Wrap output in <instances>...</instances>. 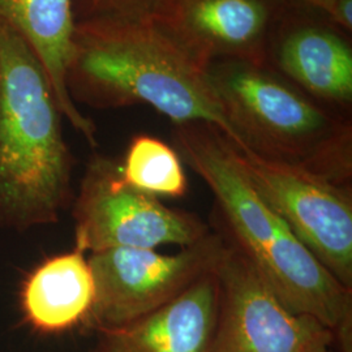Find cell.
I'll return each instance as SVG.
<instances>
[{"instance_id":"cell-18","label":"cell","mask_w":352,"mask_h":352,"mask_svg":"<svg viewBox=\"0 0 352 352\" xmlns=\"http://www.w3.org/2000/svg\"><path fill=\"white\" fill-rule=\"evenodd\" d=\"M330 352H334V351H333V350H331V351H330Z\"/></svg>"},{"instance_id":"cell-9","label":"cell","mask_w":352,"mask_h":352,"mask_svg":"<svg viewBox=\"0 0 352 352\" xmlns=\"http://www.w3.org/2000/svg\"><path fill=\"white\" fill-rule=\"evenodd\" d=\"M161 21L206 67L218 60L269 64V0H176Z\"/></svg>"},{"instance_id":"cell-8","label":"cell","mask_w":352,"mask_h":352,"mask_svg":"<svg viewBox=\"0 0 352 352\" xmlns=\"http://www.w3.org/2000/svg\"><path fill=\"white\" fill-rule=\"evenodd\" d=\"M235 149L265 200L329 273L352 291L351 186Z\"/></svg>"},{"instance_id":"cell-17","label":"cell","mask_w":352,"mask_h":352,"mask_svg":"<svg viewBox=\"0 0 352 352\" xmlns=\"http://www.w3.org/2000/svg\"><path fill=\"white\" fill-rule=\"evenodd\" d=\"M294 1L302 3V6H308V7L315 8L318 11H322L329 16L333 11V7L337 0H294Z\"/></svg>"},{"instance_id":"cell-15","label":"cell","mask_w":352,"mask_h":352,"mask_svg":"<svg viewBox=\"0 0 352 352\" xmlns=\"http://www.w3.org/2000/svg\"><path fill=\"white\" fill-rule=\"evenodd\" d=\"M176 0H72L76 23L89 19L119 17L164 20Z\"/></svg>"},{"instance_id":"cell-5","label":"cell","mask_w":352,"mask_h":352,"mask_svg":"<svg viewBox=\"0 0 352 352\" xmlns=\"http://www.w3.org/2000/svg\"><path fill=\"white\" fill-rule=\"evenodd\" d=\"M75 247L82 252L113 248L187 247L212 230L196 214L168 208L157 196L129 186L120 161L94 154L74 201Z\"/></svg>"},{"instance_id":"cell-1","label":"cell","mask_w":352,"mask_h":352,"mask_svg":"<svg viewBox=\"0 0 352 352\" xmlns=\"http://www.w3.org/2000/svg\"><path fill=\"white\" fill-rule=\"evenodd\" d=\"M175 151L214 195L218 228L292 311L329 327L352 352V291L329 273L254 187L239 154L217 126L175 124Z\"/></svg>"},{"instance_id":"cell-14","label":"cell","mask_w":352,"mask_h":352,"mask_svg":"<svg viewBox=\"0 0 352 352\" xmlns=\"http://www.w3.org/2000/svg\"><path fill=\"white\" fill-rule=\"evenodd\" d=\"M120 166L129 186L153 196L183 197L188 188L177 151L149 135H138L131 140Z\"/></svg>"},{"instance_id":"cell-7","label":"cell","mask_w":352,"mask_h":352,"mask_svg":"<svg viewBox=\"0 0 352 352\" xmlns=\"http://www.w3.org/2000/svg\"><path fill=\"white\" fill-rule=\"evenodd\" d=\"M215 273L219 294L210 352H330L336 346L329 327L287 307L228 239Z\"/></svg>"},{"instance_id":"cell-10","label":"cell","mask_w":352,"mask_h":352,"mask_svg":"<svg viewBox=\"0 0 352 352\" xmlns=\"http://www.w3.org/2000/svg\"><path fill=\"white\" fill-rule=\"evenodd\" d=\"M218 294L214 267L149 315L98 331L91 352H210Z\"/></svg>"},{"instance_id":"cell-4","label":"cell","mask_w":352,"mask_h":352,"mask_svg":"<svg viewBox=\"0 0 352 352\" xmlns=\"http://www.w3.org/2000/svg\"><path fill=\"white\" fill-rule=\"evenodd\" d=\"M208 77L244 151L350 186L352 126L269 64L218 60Z\"/></svg>"},{"instance_id":"cell-3","label":"cell","mask_w":352,"mask_h":352,"mask_svg":"<svg viewBox=\"0 0 352 352\" xmlns=\"http://www.w3.org/2000/svg\"><path fill=\"white\" fill-rule=\"evenodd\" d=\"M63 115L34 51L0 23V226L56 223L74 199Z\"/></svg>"},{"instance_id":"cell-16","label":"cell","mask_w":352,"mask_h":352,"mask_svg":"<svg viewBox=\"0 0 352 352\" xmlns=\"http://www.w3.org/2000/svg\"><path fill=\"white\" fill-rule=\"evenodd\" d=\"M329 17L333 24L343 29L344 33H351L352 0H337Z\"/></svg>"},{"instance_id":"cell-2","label":"cell","mask_w":352,"mask_h":352,"mask_svg":"<svg viewBox=\"0 0 352 352\" xmlns=\"http://www.w3.org/2000/svg\"><path fill=\"white\" fill-rule=\"evenodd\" d=\"M208 68L161 20L89 19L76 23L65 87L76 104H148L174 124L208 123L234 142Z\"/></svg>"},{"instance_id":"cell-13","label":"cell","mask_w":352,"mask_h":352,"mask_svg":"<svg viewBox=\"0 0 352 352\" xmlns=\"http://www.w3.org/2000/svg\"><path fill=\"white\" fill-rule=\"evenodd\" d=\"M96 283L85 252L74 248L38 265L21 289L26 321L52 334L82 325L93 307Z\"/></svg>"},{"instance_id":"cell-11","label":"cell","mask_w":352,"mask_h":352,"mask_svg":"<svg viewBox=\"0 0 352 352\" xmlns=\"http://www.w3.org/2000/svg\"><path fill=\"white\" fill-rule=\"evenodd\" d=\"M278 74L327 107L352 103V49L340 30L321 23L283 28L267 51Z\"/></svg>"},{"instance_id":"cell-12","label":"cell","mask_w":352,"mask_h":352,"mask_svg":"<svg viewBox=\"0 0 352 352\" xmlns=\"http://www.w3.org/2000/svg\"><path fill=\"white\" fill-rule=\"evenodd\" d=\"M0 23L12 28L34 51L64 119L96 148L97 126L80 111L65 87L76 26L72 0H0Z\"/></svg>"},{"instance_id":"cell-6","label":"cell","mask_w":352,"mask_h":352,"mask_svg":"<svg viewBox=\"0 0 352 352\" xmlns=\"http://www.w3.org/2000/svg\"><path fill=\"white\" fill-rule=\"evenodd\" d=\"M226 247V236L218 230L174 254L144 248L91 253L96 296L82 325L98 333L149 315L213 270Z\"/></svg>"}]
</instances>
